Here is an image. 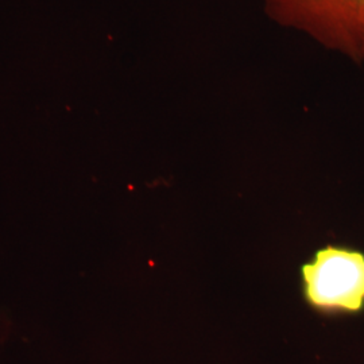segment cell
Returning <instances> with one entry per match:
<instances>
[{"instance_id":"cell-1","label":"cell","mask_w":364,"mask_h":364,"mask_svg":"<svg viewBox=\"0 0 364 364\" xmlns=\"http://www.w3.org/2000/svg\"><path fill=\"white\" fill-rule=\"evenodd\" d=\"M282 25L363 64L364 0H263Z\"/></svg>"},{"instance_id":"cell-2","label":"cell","mask_w":364,"mask_h":364,"mask_svg":"<svg viewBox=\"0 0 364 364\" xmlns=\"http://www.w3.org/2000/svg\"><path fill=\"white\" fill-rule=\"evenodd\" d=\"M306 294L311 302L326 309L359 311L364 302V257L338 248L317 254L304 267Z\"/></svg>"},{"instance_id":"cell-3","label":"cell","mask_w":364,"mask_h":364,"mask_svg":"<svg viewBox=\"0 0 364 364\" xmlns=\"http://www.w3.org/2000/svg\"><path fill=\"white\" fill-rule=\"evenodd\" d=\"M363 64H364V57H363Z\"/></svg>"}]
</instances>
